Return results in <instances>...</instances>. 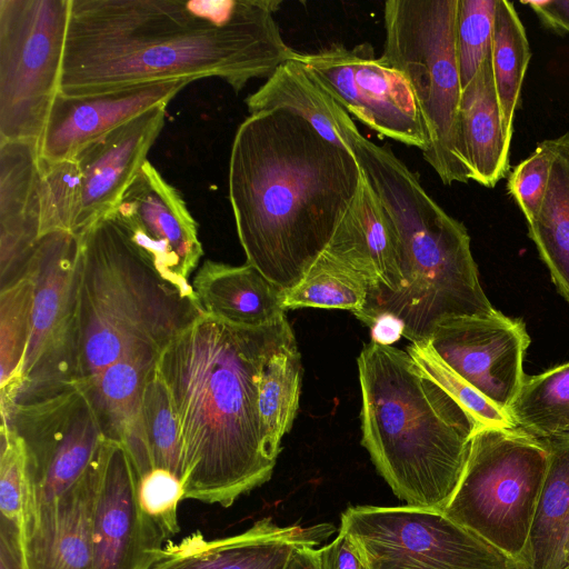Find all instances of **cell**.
Instances as JSON below:
<instances>
[{"label": "cell", "instance_id": "1", "mask_svg": "<svg viewBox=\"0 0 569 569\" xmlns=\"http://www.w3.org/2000/svg\"><path fill=\"white\" fill-rule=\"evenodd\" d=\"M279 0H70L60 93L217 77L236 92L292 59Z\"/></svg>", "mask_w": 569, "mask_h": 569}, {"label": "cell", "instance_id": "2", "mask_svg": "<svg viewBox=\"0 0 569 569\" xmlns=\"http://www.w3.org/2000/svg\"><path fill=\"white\" fill-rule=\"evenodd\" d=\"M363 180L355 154L283 108L251 113L233 138L229 200L247 263L284 291L329 244Z\"/></svg>", "mask_w": 569, "mask_h": 569}, {"label": "cell", "instance_id": "3", "mask_svg": "<svg viewBox=\"0 0 569 569\" xmlns=\"http://www.w3.org/2000/svg\"><path fill=\"white\" fill-rule=\"evenodd\" d=\"M293 345L286 315L241 328L202 312L162 350L157 367L179 421L184 499L228 508L271 478L258 386L271 358Z\"/></svg>", "mask_w": 569, "mask_h": 569}, {"label": "cell", "instance_id": "4", "mask_svg": "<svg viewBox=\"0 0 569 569\" xmlns=\"http://www.w3.org/2000/svg\"><path fill=\"white\" fill-rule=\"evenodd\" d=\"M361 443L408 506L443 511L482 426L405 350L370 340L358 357Z\"/></svg>", "mask_w": 569, "mask_h": 569}, {"label": "cell", "instance_id": "5", "mask_svg": "<svg viewBox=\"0 0 569 569\" xmlns=\"http://www.w3.org/2000/svg\"><path fill=\"white\" fill-rule=\"evenodd\" d=\"M363 177L393 223L407 261L401 291L368 297L355 316L372 326L390 315L412 342H427L441 321L497 311L480 284L469 233L425 190L418 176L389 147L360 132L350 141Z\"/></svg>", "mask_w": 569, "mask_h": 569}, {"label": "cell", "instance_id": "6", "mask_svg": "<svg viewBox=\"0 0 569 569\" xmlns=\"http://www.w3.org/2000/svg\"><path fill=\"white\" fill-rule=\"evenodd\" d=\"M79 371L88 383L121 357L162 350L203 311L167 282L110 218L80 236Z\"/></svg>", "mask_w": 569, "mask_h": 569}, {"label": "cell", "instance_id": "7", "mask_svg": "<svg viewBox=\"0 0 569 569\" xmlns=\"http://www.w3.org/2000/svg\"><path fill=\"white\" fill-rule=\"evenodd\" d=\"M458 0H388L381 57L409 81L428 136L422 153L441 182L467 183L459 127Z\"/></svg>", "mask_w": 569, "mask_h": 569}, {"label": "cell", "instance_id": "8", "mask_svg": "<svg viewBox=\"0 0 569 569\" xmlns=\"http://www.w3.org/2000/svg\"><path fill=\"white\" fill-rule=\"evenodd\" d=\"M547 445L513 428H479L443 512L519 569L545 481Z\"/></svg>", "mask_w": 569, "mask_h": 569}, {"label": "cell", "instance_id": "9", "mask_svg": "<svg viewBox=\"0 0 569 569\" xmlns=\"http://www.w3.org/2000/svg\"><path fill=\"white\" fill-rule=\"evenodd\" d=\"M1 423L21 438L30 485L24 523L36 510L73 487L96 457L106 435L79 380L23 385Z\"/></svg>", "mask_w": 569, "mask_h": 569}, {"label": "cell", "instance_id": "10", "mask_svg": "<svg viewBox=\"0 0 569 569\" xmlns=\"http://www.w3.org/2000/svg\"><path fill=\"white\" fill-rule=\"evenodd\" d=\"M70 0H0V141L39 142L60 92Z\"/></svg>", "mask_w": 569, "mask_h": 569}, {"label": "cell", "instance_id": "11", "mask_svg": "<svg viewBox=\"0 0 569 569\" xmlns=\"http://www.w3.org/2000/svg\"><path fill=\"white\" fill-rule=\"evenodd\" d=\"M339 531L367 569H518L440 510L353 506L342 512Z\"/></svg>", "mask_w": 569, "mask_h": 569}, {"label": "cell", "instance_id": "12", "mask_svg": "<svg viewBox=\"0 0 569 569\" xmlns=\"http://www.w3.org/2000/svg\"><path fill=\"white\" fill-rule=\"evenodd\" d=\"M80 252V236L57 231L40 237L30 253L24 274L33 282V310L23 385L78 380Z\"/></svg>", "mask_w": 569, "mask_h": 569}, {"label": "cell", "instance_id": "13", "mask_svg": "<svg viewBox=\"0 0 569 569\" xmlns=\"http://www.w3.org/2000/svg\"><path fill=\"white\" fill-rule=\"evenodd\" d=\"M347 112L382 138L428 149L422 116L407 78L371 44L351 49L340 44L312 53L297 52Z\"/></svg>", "mask_w": 569, "mask_h": 569}, {"label": "cell", "instance_id": "14", "mask_svg": "<svg viewBox=\"0 0 569 569\" xmlns=\"http://www.w3.org/2000/svg\"><path fill=\"white\" fill-rule=\"evenodd\" d=\"M167 282L194 296L190 277L203 256L198 223L180 191L147 160L107 217Z\"/></svg>", "mask_w": 569, "mask_h": 569}, {"label": "cell", "instance_id": "15", "mask_svg": "<svg viewBox=\"0 0 569 569\" xmlns=\"http://www.w3.org/2000/svg\"><path fill=\"white\" fill-rule=\"evenodd\" d=\"M427 342L459 377L507 413L526 377L523 360L530 338L520 319L499 310L448 318L436 326Z\"/></svg>", "mask_w": 569, "mask_h": 569}, {"label": "cell", "instance_id": "16", "mask_svg": "<svg viewBox=\"0 0 569 569\" xmlns=\"http://www.w3.org/2000/svg\"><path fill=\"white\" fill-rule=\"evenodd\" d=\"M94 467V569H144L166 540L140 512L132 460L123 445L106 437Z\"/></svg>", "mask_w": 569, "mask_h": 569}, {"label": "cell", "instance_id": "17", "mask_svg": "<svg viewBox=\"0 0 569 569\" xmlns=\"http://www.w3.org/2000/svg\"><path fill=\"white\" fill-rule=\"evenodd\" d=\"M333 531L329 523L280 526L266 517L237 535L208 539L197 531L169 541L144 569H286L298 548L317 547Z\"/></svg>", "mask_w": 569, "mask_h": 569}, {"label": "cell", "instance_id": "18", "mask_svg": "<svg viewBox=\"0 0 569 569\" xmlns=\"http://www.w3.org/2000/svg\"><path fill=\"white\" fill-rule=\"evenodd\" d=\"M166 108L147 110L90 142L73 157L82 174L74 234L81 236L117 207L163 128Z\"/></svg>", "mask_w": 569, "mask_h": 569}, {"label": "cell", "instance_id": "19", "mask_svg": "<svg viewBox=\"0 0 569 569\" xmlns=\"http://www.w3.org/2000/svg\"><path fill=\"white\" fill-rule=\"evenodd\" d=\"M190 81L139 84L92 96L57 94L39 140V157L47 161L73 158L83 147L132 118L167 106Z\"/></svg>", "mask_w": 569, "mask_h": 569}, {"label": "cell", "instance_id": "20", "mask_svg": "<svg viewBox=\"0 0 569 569\" xmlns=\"http://www.w3.org/2000/svg\"><path fill=\"white\" fill-rule=\"evenodd\" d=\"M325 252L366 278L368 297L395 293L407 286L399 234L365 177Z\"/></svg>", "mask_w": 569, "mask_h": 569}, {"label": "cell", "instance_id": "21", "mask_svg": "<svg viewBox=\"0 0 569 569\" xmlns=\"http://www.w3.org/2000/svg\"><path fill=\"white\" fill-rule=\"evenodd\" d=\"M94 458L73 487L24 523L23 569H94Z\"/></svg>", "mask_w": 569, "mask_h": 569}, {"label": "cell", "instance_id": "22", "mask_svg": "<svg viewBox=\"0 0 569 569\" xmlns=\"http://www.w3.org/2000/svg\"><path fill=\"white\" fill-rule=\"evenodd\" d=\"M39 142L0 141V290L24 274L40 238Z\"/></svg>", "mask_w": 569, "mask_h": 569}, {"label": "cell", "instance_id": "23", "mask_svg": "<svg viewBox=\"0 0 569 569\" xmlns=\"http://www.w3.org/2000/svg\"><path fill=\"white\" fill-rule=\"evenodd\" d=\"M160 355L153 350L126 355L90 382H81L106 437L124 446L139 479L153 469L143 433L141 402L146 382Z\"/></svg>", "mask_w": 569, "mask_h": 569}, {"label": "cell", "instance_id": "24", "mask_svg": "<svg viewBox=\"0 0 569 569\" xmlns=\"http://www.w3.org/2000/svg\"><path fill=\"white\" fill-rule=\"evenodd\" d=\"M191 287L207 315L231 326L259 328L286 315L284 290L249 263L204 260Z\"/></svg>", "mask_w": 569, "mask_h": 569}, {"label": "cell", "instance_id": "25", "mask_svg": "<svg viewBox=\"0 0 569 569\" xmlns=\"http://www.w3.org/2000/svg\"><path fill=\"white\" fill-rule=\"evenodd\" d=\"M297 52L248 96L249 113L287 109L307 120L326 140L350 150L349 140L359 132L353 119L317 74L297 58Z\"/></svg>", "mask_w": 569, "mask_h": 569}, {"label": "cell", "instance_id": "26", "mask_svg": "<svg viewBox=\"0 0 569 569\" xmlns=\"http://www.w3.org/2000/svg\"><path fill=\"white\" fill-rule=\"evenodd\" d=\"M460 138L470 180L493 188L510 169V141L505 136L491 53L462 89Z\"/></svg>", "mask_w": 569, "mask_h": 569}, {"label": "cell", "instance_id": "27", "mask_svg": "<svg viewBox=\"0 0 569 569\" xmlns=\"http://www.w3.org/2000/svg\"><path fill=\"white\" fill-rule=\"evenodd\" d=\"M548 468L519 569H566L569 537V440H542Z\"/></svg>", "mask_w": 569, "mask_h": 569}, {"label": "cell", "instance_id": "28", "mask_svg": "<svg viewBox=\"0 0 569 569\" xmlns=\"http://www.w3.org/2000/svg\"><path fill=\"white\" fill-rule=\"evenodd\" d=\"M549 141L548 188L537 216L527 224L555 286L569 302V132Z\"/></svg>", "mask_w": 569, "mask_h": 569}, {"label": "cell", "instance_id": "29", "mask_svg": "<svg viewBox=\"0 0 569 569\" xmlns=\"http://www.w3.org/2000/svg\"><path fill=\"white\" fill-rule=\"evenodd\" d=\"M531 58L526 29L511 1L497 0L491 67L506 138L511 142L522 83Z\"/></svg>", "mask_w": 569, "mask_h": 569}, {"label": "cell", "instance_id": "30", "mask_svg": "<svg viewBox=\"0 0 569 569\" xmlns=\"http://www.w3.org/2000/svg\"><path fill=\"white\" fill-rule=\"evenodd\" d=\"M507 413L517 428L540 440H569V361L526 376Z\"/></svg>", "mask_w": 569, "mask_h": 569}, {"label": "cell", "instance_id": "31", "mask_svg": "<svg viewBox=\"0 0 569 569\" xmlns=\"http://www.w3.org/2000/svg\"><path fill=\"white\" fill-rule=\"evenodd\" d=\"M302 363L298 345L266 365L258 386V412L268 457L277 461L281 440L290 431L299 408Z\"/></svg>", "mask_w": 569, "mask_h": 569}, {"label": "cell", "instance_id": "32", "mask_svg": "<svg viewBox=\"0 0 569 569\" xmlns=\"http://www.w3.org/2000/svg\"><path fill=\"white\" fill-rule=\"evenodd\" d=\"M33 282L23 276L0 290V413L7 415L23 385L32 331Z\"/></svg>", "mask_w": 569, "mask_h": 569}, {"label": "cell", "instance_id": "33", "mask_svg": "<svg viewBox=\"0 0 569 569\" xmlns=\"http://www.w3.org/2000/svg\"><path fill=\"white\" fill-rule=\"evenodd\" d=\"M368 291L363 276L323 251L300 282L284 292L283 306L343 309L355 315L366 305Z\"/></svg>", "mask_w": 569, "mask_h": 569}, {"label": "cell", "instance_id": "34", "mask_svg": "<svg viewBox=\"0 0 569 569\" xmlns=\"http://www.w3.org/2000/svg\"><path fill=\"white\" fill-rule=\"evenodd\" d=\"M141 419L151 462L182 478V449L178 417L169 389L158 370L150 373L142 393Z\"/></svg>", "mask_w": 569, "mask_h": 569}, {"label": "cell", "instance_id": "35", "mask_svg": "<svg viewBox=\"0 0 569 569\" xmlns=\"http://www.w3.org/2000/svg\"><path fill=\"white\" fill-rule=\"evenodd\" d=\"M40 237L72 232L80 208L82 174L74 158L47 161L39 157Z\"/></svg>", "mask_w": 569, "mask_h": 569}, {"label": "cell", "instance_id": "36", "mask_svg": "<svg viewBox=\"0 0 569 569\" xmlns=\"http://www.w3.org/2000/svg\"><path fill=\"white\" fill-rule=\"evenodd\" d=\"M417 367L450 393L482 427L513 428L509 416L459 377L428 342H412L406 350Z\"/></svg>", "mask_w": 569, "mask_h": 569}, {"label": "cell", "instance_id": "37", "mask_svg": "<svg viewBox=\"0 0 569 569\" xmlns=\"http://www.w3.org/2000/svg\"><path fill=\"white\" fill-rule=\"evenodd\" d=\"M497 0H458L456 47L461 88L491 53Z\"/></svg>", "mask_w": 569, "mask_h": 569}, {"label": "cell", "instance_id": "38", "mask_svg": "<svg viewBox=\"0 0 569 569\" xmlns=\"http://www.w3.org/2000/svg\"><path fill=\"white\" fill-rule=\"evenodd\" d=\"M0 525L22 531L30 485L23 442L8 425L0 427Z\"/></svg>", "mask_w": 569, "mask_h": 569}, {"label": "cell", "instance_id": "39", "mask_svg": "<svg viewBox=\"0 0 569 569\" xmlns=\"http://www.w3.org/2000/svg\"><path fill=\"white\" fill-rule=\"evenodd\" d=\"M182 499V481L168 470L154 468L138 481L137 500L140 512L164 540L180 530L178 505Z\"/></svg>", "mask_w": 569, "mask_h": 569}, {"label": "cell", "instance_id": "40", "mask_svg": "<svg viewBox=\"0 0 569 569\" xmlns=\"http://www.w3.org/2000/svg\"><path fill=\"white\" fill-rule=\"evenodd\" d=\"M552 163L549 139L538 143L533 152L517 164L508 177V193L513 198L527 223L538 213L545 198Z\"/></svg>", "mask_w": 569, "mask_h": 569}, {"label": "cell", "instance_id": "41", "mask_svg": "<svg viewBox=\"0 0 569 569\" xmlns=\"http://www.w3.org/2000/svg\"><path fill=\"white\" fill-rule=\"evenodd\" d=\"M315 569H367L357 547L343 532L330 543L313 549Z\"/></svg>", "mask_w": 569, "mask_h": 569}, {"label": "cell", "instance_id": "42", "mask_svg": "<svg viewBox=\"0 0 569 569\" xmlns=\"http://www.w3.org/2000/svg\"><path fill=\"white\" fill-rule=\"evenodd\" d=\"M536 13L541 23L559 36L569 33V0L521 1Z\"/></svg>", "mask_w": 569, "mask_h": 569}, {"label": "cell", "instance_id": "43", "mask_svg": "<svg viewBox=\"0 0 569 569\" xmlns=\"http://www.w3.org/2000/svg\"><path fill=\"white\" fill-rule=\"evenodd\" d=\"M371 340L392 346L403 333L402 323L390 315H380L370 327Z\"/></svg>", "mask_w": 569, "mask_h": 569}, {"label": "cell", "instance_id": "44", "mask_svg": "<svg viewBox=\"0 0 569 569\" xmlns=\"http://www.w3.org/2000/svg\"><path fill=\"white\" fill-rule=\"evenodd\" d=\"M316 547L305 546L298 548L292 555L286 569H315L313 549Z\"/></svg>", "mask_w": 569, "mask_h": 569}, {"label": "cell", "instance_id": "45", "mask_svg": "<svg viewBox=\"0 0 569 569\" xmlns=\"http://www.w3.org/2000/svg\"><path fill=\"white\" fill-rule=\"evenodd\" d=\"M565 558H566V569H569V537L566 542Z\"/></svg>", "mask_w": 569, "mask_h": 569}]
</instances>
